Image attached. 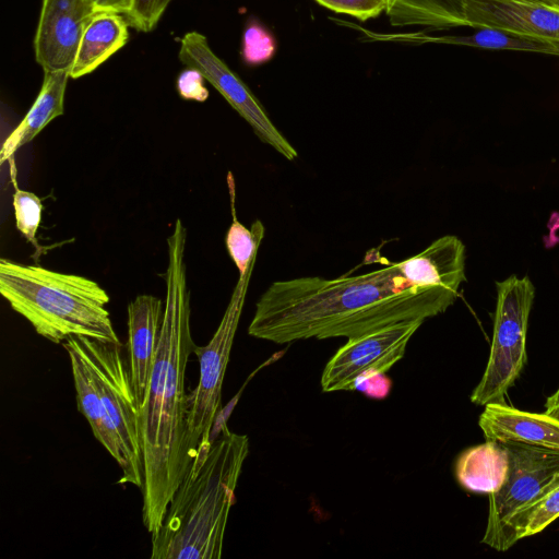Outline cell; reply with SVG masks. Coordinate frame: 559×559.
<instances>
[{"instance_id":"obj_27","label":"cell","mask_w":559,"mask_h":559,"mask_svg":"<svg viewBox=\"0 0 559 559\" xmlns=\"http://www.w3.org/2000/svg\"><path fill=\"white\" fill-rule=\"evenodd\" d=\"M203 74L191 67H187L177 79V90L183 99L204 102L209 97V91L204 85Z\"/></svg>"},{"instance_id":"obj_12","label":"cell","mask_w":559,"mask_h":559,"mask_svg":"<svg viewBox=\"0 0 559 559\" xmlns=\"http://www.w3.org/2000/svg\"><path fill=\"white\" fill-rule=\"evenodd\" d=\"M461 26L559 39V5L534 0H462Z\"/></svg>"},{"instance_id":"obj_13","label":"cell","mask_w":559,"mask_h":559,"mask_svg":"<svg viewBox=\"0 0 559 559\" xmlns=\"http://www.w3.org/2000/svg\"><path fill=\"white\" fill-rule=\"evenodd\" d=\"M163 316V301L153 295H139L128 305L129 370L138 407L145 396L159 342Z\"/></svg>"},{"instance_id":"obj_22","label":"cell","mask_w":559,"mask_h":559,"mask_svg":"<svg viewBox=\"0 0 559 559\" xmlns=\"http://www.w3.org/2000/svg\"><path fill=\"white\" fill-rule=\"evenodd\" d=\"M228 187L230 193V205L233 223L226 234V248L236 264L239 275L246 273L249 266L255 262L258 249L264 236V226L261 221H255L251 228H246L236 216L235 211V185L231 173H228Z\"/></svg>"},{"instance_id":"obj_16","label":"cell","mask_w":559,"mask_h":559,"mask_svg":"<svg viewBox=\"0 0 559 559\" xmlns=\"http://www.w3.org/2000/svg\"><path fill=\"white\" fill-rule=\"evenodd\" d=\"M396 265L415 286L442 287L459 293L465 281V246L454 235L442 236Z\"/></svg>"},{"instance_id":"obj_4","label":"cell","mask_w":559,"mask_h":559,"mask_svg":"<svg viewBox=\"0 0 559 559\" xmlns=\"http://www.w3.org/2000/svg\"><path fill=\"white\" fill-rule=\"evenodd\" d=\"M0 294L38 335L55 344L71 336L121 344L106 309L109 296L91 278L2 258Z\"/></svg>"},{"instance_id":"obj_26","label":"cell","mask_w":559,"mask_h":559,"mask_svg":"<svg viewBox=\"0 0 559 559\" xmlns=\"http://www.w3.org/2000/svg\"><path fill=\"white\" fill-rule=\"evenodd\" d=\"M171 0H134L131 12L124 16L129 26L139 32L155 28Z\"/></svg>"},{"instance_id":"obj_7","label":"cell","mask_w":559,"mask_h":559,"mask_svg":"<svg viewBox=\"0 0 559 559\" xmlns=\"http://www.w3.org/2000/svg\"><path fill=\"white\" fill-rule=\"evenodd\" d=\"M423 323L404 321L347 338L323 369L322 391L357 390L369 397L384 399L391 390L385 373L403 358L411 337Z\"/></svg>"},{"instance_id":"obj_8","label":"cell","mask_w":559,"mask_h":559,"mask_svg":"<svg viewBox=\"0 0 559 559\" xmlns=\"http://www.w3.org/2000/svg\"><path fill=\"white\" fill-rule=\"evenodd\" d=\"M88 364L106 412L115 426L126 456V469L118 484L144 486V464L139 436V409L122 344L76 336Z\"/></svg>"},{"instance_id":"obj_10","label":"cell","mask_w":559,"mask_h":559,"mask_svg":"<svg viewBox=\"0 0 559 559\" xmlns=\"http://www.w3.org/2000/svg\"><path fill=\"white\" fill-rule=\"evenodd\" d=\"M179 59L186 67L199 70L243 118L255 135L288 160L297 158L295 147L278 131L245 82L212 50L207 38L189 32L180 40Z\"/></svg>"},{"instance_id":"obj_25","label":"cell","mask_w":559,"mask_h":559,"mask_svg":"<svg viewBox=\"0 0 559 559\" xmlns=\"http://www.w3.org/2000/svg\"><path fill=\"white\" fill-rule=\"evenodd\" d=\"M330 11L347 14L360 22L385 13L390 0H313Z\"/></svg>"},{"instance_id":"obj_24","label":"cell","mask_w":559,"mask_h":559,"mask_svg":"<svg viewBox=\"0 0 559 559\" xmlns=\"http://www.w3.org/2000/svg\"><path fill=\"white\" fill-rule=\"evenodd\" d=\"M277 50L273 33L257 19L248 20L242 33L241 59L249 67L271 61Z\"/></svg>"},{"instance_id":"obj_17","label":"cell","mask_w":559,"mask_h":559,"mask_svg":"<svg viewBox=\"0 0 559 559\" xmlns=\"http://www.w3.org/2000/svg\"><path fill=\"white\" fill-rule=\"evenodd\" d=\"M61 345L70 359L78 408L87 419L94 437L118 463L122 473L127 465L122 445L103 404L76 336L69 337Z\"/></svg>"},{"instance_id":"obj_5","label":"cell","mask_w":559,"mask_h":559,"mask_svg":"<svg viewBox=\"0 0 559 559\" xmlns=\"http://www.w3.org/2000/svg\"><path fill=\"white\" fill-rule=\"evenodd\" d=\"M497 302L490 353L472 403L504 402L526 364V335L535 287L528 276L511 275L497 282Z\"/></svg>"},{"instance_id":"obj_21","label":"cell","mask_w":559,"mask_h":559,"mask_svg":"<svg viewBox=\"0 0 559 559\" xmlns=\"http://www.w3.org/2000/svg\"><path fill=\"white\" fill-rule=\"evenodd\" d=\"M559 518V476L536 499L516 511L506 524L498 551L510 549L520 539L536 535Z\"/></svg>"},{"instance_id":"obj_20","label":"cell","mask_w":559,"mask_h":559,"mask_svg":"<svg viewBox=\"0 0 559 559\" xmlns=\"http://www.w3.org/2000/svg\"><path fill=\"white\" fill-rule=\"evenodd\" d=\"M509 473V454L504 443L486 440L468 448L457 457L455 476L466 490L491 495L504 484Z\"/></svg>"},{"instance_id":"obj_30","label":"cell","mask_w":559,"mask_h":559,"mask_svg":"<svg viewBox=\"0 0 559 559\" xmlns=\"http://www.w3.org/2000/svg\"><path fill=\"white\" fill-rule=\"evenodd\" d=\"M546 1L549 3L556 4V5H559V0H546Z\"/></svg>"},{"instance_id":"obj_9","label":"cell","mask_w":559,"mask_h":559,"mask_svg":"<svg viewBox=\"0 0 559 559\" xmlns=\"http://www.w3.org/2000/svg\"><path fill=\"white\" fill-rule=\"evenodd\" d=\"M504 445L509 454V473L502 487L489 495L487 524L481 539L483 544L496 550L511 516L536 499L559 476V451L519 442H504Z\"/></svg>"},{"instance_id":"obj_15","label":"cell","mask_w":559,"mask_h":559,"mask_svg":"<svg viewBox=\"0 0 559 559\" xmlns=\"http://www.w3.org/2000/svg\"><path fill=\"white\" fill-rule=\"evenodd\" d=\"M369 41H388L408 45L444 44L496 50L546 53L559 57V39L535 37L500 29L479 28L471 35H430L426 31L405 33H378L365 28Z\"/></svg>"},{"instance_id":"obj_23","label":"cell","mask_w":559,"mask_h":559,"mask_svg":"<svg viewBox=\"0 0 559 559\" xmlns=\"http://www.w3.org/2000/svg\"><path fill=\"white\" fill-rule=\"evenodd\" d=\"M11 181L14 188L13 209L16 229L35 248H39L36 234L41 219L43 204L40 199L33 192L19 188L16 183V168L14 158H10Z\"/></svg>"},{"instance_id":"obj_1","label":"cell","mask_w":559,"mask_h":559,"mask_svg":"<svg viewBox=\"0 0 559 559\" xmlns=\"http://www.w3.org/2000/svg\"><path fill=\"white\" fill-rule=\"evenodd\" d=\"M457 295L442 287L413 285L396 263L335 280L277 281L257 301L248 333L275 344L352 338L394 323L425 322L444 312Z\"/></svg>"},{"instance_id":"obj_3","label":"cell","mask_w":559,"mask_h":559,"mask_svg":"<svg viewBox=\"0 0 559 559\" xmlns=\"http://www.w3.org/2000/svg\"><path fill=\"white\" fill-rule=\"evenodd\" d=\"M249 454L246 435L223 426L201 457H194L175 491L151 559H219L235 490Z\"/></svg>"},{"instance_id":"obj_28","label":"cell","mask_w":559,"mask_h":559,"mask_svg":"<svg viewBox=\"0 0 559 559\" xmlns=\"http://www.w3.org/2000/svg\"><path fill=\"white\" fill-rule=\"evenodd\" d=\"M96 12H115L127 16L132 8L134 0H90Z\"/></svg>"},{"instance_id":"obj_29","label":"cell","mask_w":559,"mask_h":559,"mask_svg":"<svg viewBox=\"0 0 559 559\" xmlns=\"http://www.w3.org/2000/svg\"><path fill=\"white\" fill-rule=\"evenodd\" d=\"M545 413L559 418V386L545 402Z\"/></svg>"},{"instance_id":"obj_2","label":"cell","mask_w":559,"mask_h":559,"mask_svg":"<svg viewBox=\"0 0 559 559\" xmlns=\"http://www.w3.org/2000/svg\"><path fill=\"white\" fill-rule=\"evenodd\" d=\"M186 242L187 229L177 219L167 238L166 297L159 342L145 396L138 407L144 464L142 520L151 536L159 531L191 463L185 447L186 369L195 344L190 326Z\"/></svg>"},{"instance_id":"obj_6","label":"cell","mask_w":559,"mask_h":559,"mask_svg":"<svg viewBox=\"0 0 559 559\" xmlns=\"http://www.w3.org/2000/svg\"><path fill=\"white\" fill-rule=\"evenodd\" d=\"M253 262L239 275L223 318L205 346L193 349L199 361V381L188 394L185 447L189 459L201 457L213 440L211 433L222 411V388L245 305Z\"/></svg>"},{"instance_id":"obj_19","label":"cell","mask_w":559,"mask_h":559,"mask_svg":"<svg viewBox=\"0 0 559 559\" xmlns=\"http://www.w3.org/2000/svg\"><path fill=\"white\" fill-rule=\"evenodd\" d=\"M124 15L115 12H97L82 36L70 79H79L98 68L122 48L129 38Z\"/></svg>"},{"instance_id":"obj_11","label":"cell","mask_w":559,"mask_h":559,"mask_svg":"<svg viewBox=\"0 0 559 559\" xmlns=\"http://www.w3.org/2000/svg\"><path fill=\"white\" fill-rule=\"evenodd\" d=\"M96 13L90 0H43L34 50L44 72H70L85 28Z\"/></svg>"},{"instance_id":"obj_14","label":"cell","mask_w":559,"mask_h":559,"mask_svg":"<svg viewBox=\"0 0 559 559\" xmlns=\"http://www.w3.org/2000/svg\"><path fill=\"white\" fill-rule=\"evenodd\" d=\"M478 425L486 440L519 442L559 451V418L531 413L504 402L485 405Z\"/></svg>"},{"instance_id":"obj_18","label":"cell","mask_w":559,"mask_h":559,"mask_svg":"<svg viewBox=\"0 0 559 559\" xmlns=\"http://www.w3.org/2000/svg\"><path fill=\"white\" fill-rule=\"evenodd\" d=\"M69 72H44L40 91L32 107L7 136L0 151V164L14 156L17 150L29 143L50 121L63 115L64 94Z\"/></svg>"}]
</instances>
